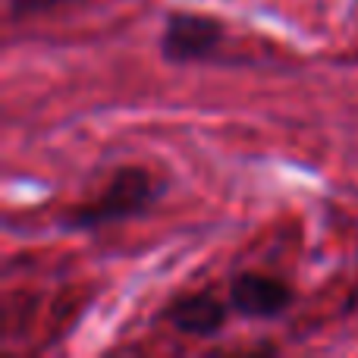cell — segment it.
<instances>
[{
  "mask_svg": "<svg viewBox=\"0 0 358 358\" xmlns=\"http://www.w3.org/2000/svg\"><path fill=\"white\" fill-rule=\"evenodd\" d=\"M164 195H167V182L161 176L129 164V167L113 170V176L92 201L69 208L60 217V229L63 233H94V229L113 227V223L138 220V217L151 214Z\"/></svg>",
  "mask_w": 358,
  "mask_h": 358,
  "instance_id": "cell-1",
  "label": "cell"
},
{
  "mask_svg": "<svg viewBox=\"0 0 358 358\" xmlns=\"http://www.w3.org/2000/svg\"><path fill=\"white\" fill-rule=\"evenodd\" d=\"M223 41H227V29L220 19L208 16V13H192V10H173L164 19L161 31V57L176 66H192V63H208L220 54Z\"/></svg>",
  "mask_w": 358,
  "mask_h": 358,
  "instance_id": "cell-2",
  "label": "cell"
},
{
  "mask_svg": "<svg viewBox=\"0 0 358 358\" xmlns=\"http://www.w3.org/2000/svg\"><path fill=\"white\" fill-rule=\"evenodd\" d=\"M227 302L233 315L245 321H277L296 302V292L286 280L271 277L258 271H242L229 277L227 283Z\"/></svg>",
  "mask_w": 358,
  "mask_h": 358,
  "instance_id": "cell-3",
  "label": "cell"
},
{
  "mask_svg": "<svg viewBox=\"0 0 358 358\" xmlns=\"http://www.w3.org/2000/svg\"><path fill=\"white\" fill-rule=\"evenodd\" d=\"M229 315H233L229 302L217 299L214 292H185V296H176L173 302H167V308L161 311V321H167L182 336L208 340L227 327Z\"/></svg>",
  "mask_w": 358,
  "mask_h": 358,
  "instance_id": "cell-4",
  "label": "cell"
},
{
  "mask_svg": "<svg viewBox=\"0 0 358 358\" xmlns=\"http://www.w3.org/2000/svg\"><path fill=\"white\" fill-rule=\"evenodd\" d=\"M79 3V0H6V16L10 19H31V16H44L54 13L60 6Z\"/></svg>",
  "mask_w": 358,
  "mask_h": 358,
  "instance_id": "cell-5",
  "label": "cell"
}]
</instances>
